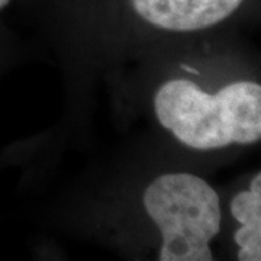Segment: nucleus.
Returning a JSON list of instances; mask_svg holds the SVG:
<instances>
[{
  "label": "nucleus",
  "instance_id": "f257e3e1",
  "mask_svg": "<svg viewBox=\"0 0 261 261\" xmlns=\"http://www.w3.org/2000/svg\"><path fill=\"white\" fill-rule=\"evenodd\" d=\"M155 113L163 128L190 148L252 144L261 137V86L237 82L212 96L193 82L170 80L155 96Z\"/></svg>",
  "mask_w": 261,
  "mask_h": 261
},
{
  "label": "nucleus",
  "instance_id": "f03ea898",
  "mask_svg": "<svg viewBox=\"0 0 261 261\" xmlns=\"http://www.w3.org/2000/svg\"><path fill=\"white\" fill-rule=\"evenodd\" d=\"M144 206L163 235L161 261L214 260L209 243L221 231L219 196L187 173L164 174L144 193Z\"/></svg>",
  "mask_w": 261,
  "mask_h": 261
},
{
  "label": "nucleus",
  "instance_id": "7ed1b4c3",
  "mask_svg": "<svg viewBox=\"0 0 261 261\" xmlns=\"http://www.w3.org/2000/svg\"><path fill=\"white\" fill-rule=\"evenodd\" d=\"M135 12L157 28L190 32L231 16L244 0H130Z\"/></svg>",
  "mask_w": 261,
  "mask_h": 261
},
{
  "label": "nucleus",
  "instance_id": "20e7f679",
  "mask_svg": "<svg viewBox=\"0 0 261 261\" xmlns=\"http://www.w3.org/2000/svg\"><path fill=\"white\" fill-rule=\"evenodd\" d=\"M235 243L240 247L238 260H261V221H252L243 224L235 232Z\"/></svg>",
  "mask_w": 261,
  "mask_h": 261
},
{
  "label": "nucleus",
  "instance_id": "39448f33",
  "mask_svg": "<svg viewBox=\"0 0 261 261\" xmlns=\"http://www.w3.org/2000/svg\"><path fill=\"white\" fill-rule=\"evenodd\" d=\"M231 212L241 225L261 221V193H254L251 190L238 193L231 203Z\"/></svg>",
  "mask_w": 261,
  "mask_h": 261
},
{
  "label": "nucleus",
  "instance_id": "423d86ee",
  "mask_svg": "<svg viewBox=\"0 0 261 261\" xmlns=\"http://www.w3.org/2000/svg\"><path fill=\"white\" fill-rule=\"evenodd\" d=\"M251 192L254 193H261V176L260 174H257L255 177L252 178L251 181V189H250Z\"/></svg>",
  "mask_w": 261,
  "mask_h": 261
},
{
  "label": "nucleus",
  "instance_id": "0eeeda50",
  "mask_svg": "<svg viewBox=\"0 0 261 261\" xmlns=\"http://www.w3.org/2000/svg\"><path fill=\"white\" fill-rule=\"evenodd\" d=\"M181 67H183V68H185V70H186L187 73H190V74H195V75H199L200 74V73H199V71H197V70H195V68H192V67H189V65H181Z\"/></svg>",
  "mask_w": 261,
  "mask_h": 261
},
{
  "label": "nucleus",
  "instance_id": "6e6552de",
  "mask_svg": "<svg viewBox=\"0 0 261 261\" xmlns=\"http://www.w3.org/2000/svg\"><path fill=\"white\" fill-rule=\"evenodd\" d=\"M8 3H9V0H0V9H3Z\"/></svg>",
  "mask_w": 261,
  "mask_h": 261
}]
</instances>
